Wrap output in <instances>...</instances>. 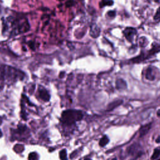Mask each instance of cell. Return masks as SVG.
I'll list each match as a JSON object with an SVG mask.
<instances>
[{
    "mask_svg": "<svg viewBox=\"0 0 160 160\" xmlns=\"http://www.w3.org/2000/svg\"><path fill=\"white\" fill-rule=\"evenodd\" d=\"M30 26L28 19L21 16H11L3 21L2 31L4 34L14 36L28 31Z\"/></svg>",
    "mask_w": 160,
    "mask_h": 160,
    "instance_id": "obj_1",
    "label": "cell"
},
{
    "mask_svg": "<svg viewBox=\"0 0 160 160\" xmlns=\"http://www.w3.org/2000/svg\"><path fill=\"white\" fill-rule=\"evenodd\" d=\"M83 114L82 111L74 109H69L64 111L62 114V120L66 124H72L76 121L82 119Z\"/></svg>",
    "mask_w": 160,
    "mask_h": 160,
    "instance_id": "obj_2",
    "label": "cell"
},
{
    "mask_svg": "<svg viewBox=\"0 0 160 160\" xmlns=\"http://www.w3.org/2000/svg\"><path fill=\"white\" fill-rule=\"evenodd\" d=\"M123 32L125 37L130 42L133 41L134 38L136 34V31L134 29L132 28H126Z\"/></svg>",
    "mask_w": 160,
    "mask_h": 160,
    "instance_id": "obj_3",
    "label": "cell"
},
{
    "mask_svg": "<svg viewBox=\"0 0 160 160\" xmlns=\"http://www.w3.org/2000/svg\"><path fill=\"white\" fill-rule=\"evenodd\" d=\"M100 33V29L96 25H92L90 29V35L91 37L96 38L99 36Z\"/></svg>",
    "mask_w": 160,
    "mask_h": 160,
    "instance_id": "obj_4",
    "label": "cell"
},
{
    "mask_svg": "<svg viewBox=\"0 0 160 160\" xmlns=\"http://www.w3.org/2000/svg\"><path fill=\"white\" fill-rule=\"evenodd\" d=\"M122 103V100H121V99H118V100L110 102V103L108 105L107 110H108V111H111V110L114 109V108H116V107H118V106H119V105H121Z\"/></svg>",
    "mask_w": 160,
    "mask_h": 160,
    "instance_id": "obj_5",
    "label": "cell"
},
{
    "mask_svg": "<svg viewBox=\"0 0 160 160\" xmlns=\"http://www.w3.org/2000/svg\"><path fill=\"white\" fill-rule=\"evenodd\" d=\"M116 87L118 89H126L127 87L126 82L122 79H118L116 81Z\"/></svg>",
    "mask_w": 160,
    "mask_h": 160,
    "instance_id": "obj_6",
    "label": "cell"
},
{
    "mask_svg": "<svg viewBox=\"0 0 160 160\" xmlns=\"http://www.w3.org/2000/svg\"><path fill=\"white\" fill-rule=\"evenodd\" d=\"M151 128V124H146L143 126H142L139 130V133H140V136H144V135H146L148 132L149 131V129Z\"/></svg>",
    "mask_w": 160,
    "mask_h": 160,
    "instance_id": "obj_7",
    "label": "cell"
},
{
    "mask_svg": "<svg viewBox=\"0 0 160 160\" xmlns=\"http://www.w3.org/2000/svg\"><path fill=\"white\" fill-rule=\"evenodd\" d=\"M146 78L147 79L150 81H152L154 79V76L152 73V70L151 68H148L147 69V71L146 73Z\"/></svg>",
    "mask_w": 160,
    "mask_h": 160,
    "instance_id": "obj_8",
    "label": "cell"
},
{
    "mask_svg": "<svg viewBox=\"0 0 160 160\" xmlns=\"http://www.w3.org/2000/svg\"><path fill=\"white\" fill-rule=\"evenodd\" d=\"M39 94L41 99H42L44 101H48L49 99V95L46 90L40 91Z\"/></svg>",
    "mask_w": 160,
    "mask_h": 160,
    "instance_id": "obj_9",
    "label": "cell"
},
{
    "mask_svg": "<svg viewBox=\"0 0 160 160\" xmlns=\"http://www.w3.org/2000/svg\"><path fill=\"white\" fill-rule=\"evenodd\" d=\"M109 142V138L107 136H104L99 141V146L101 147H104Z\"/></svg>",
    "mask_w": 160,
    "mask_h": 160,
    "instance_id": "obj_10",
    "label": "cell"
},
{
    "mask_svg": "<svg viewBox=\"0 0 160 160\" xmlns=\"http://www.w3.org/2000/svg\"><path fill=\"white\" fill-rule=\"evenodd\" d=\"M113 4L112 0H101L100 2V6L104 7L105 6H111Z\"/></svg>",
    "mask_w": 160,
    "mask_h": 160,
    "instance_id": "obj_11",
    "label": "cell"
},
{
    "mask_svg": "<svg viewBox=\"0 0 160 160\" xmlns=\"http://www.w3.org/2000/svg\"><path fill=\"white\" fill-rule=\"evenodd\" d=\"M159 156H160V149H156L154 151L153 154H152V156H151V159H152V160H154V159H157L158 158H159Z\"/></svg>",
    "mask_w": 160,
    "mask_h": 160,
    "instance_id": "obj_12",
    "label": "cell"
},
{
    "mask_svg": "<svg viewBox=\"0 0 160 160\" xmlns=\"http://www.w3.org/2000/svg\"><path fill=\"white\" fill-rule=\"evenodd\" d=\"M59 156H60V159L61 160H66L67 159V156H66V151L65 149H62L60 151L59 153Z\"/></svg>",
    "mask_w": 160,
    "mask_h": 160,
    "instance_id": "obj_13",
    "label": "cell"
},
{
    "mask_svg": "<svg viewBox=\"0 0 160 160\" xmlns=\"http://www.w3.org/2000/svg\"><path fill=\"white\" fill-rule=\"evenodd\" d=\"M154 19L156 21H160V8H159L157 10V11L154 15Z\"/></svg>",
    "mask_w": 160,
    "mask_h": 160,
    "instance_id": "obj_14",
    "label": "cell"
},
{
    "mask_svg": "<svg viewBox=\"0 0 160 160\" xmlns=\"http://www.w3.org/2000/svg\"><path fill=\"white\" fill-rule=\"evenodd\" d=\"M115 14H116L115 11H109V12H108V15L109 16H110V17H114V16H115Z\"/></svg>",
    "mask_w": 160,
    "mask_h": 160,
    "instance_id": "obj_15",
    "label": "cell"
},
{
    "mask_svg": "<svg viewBox=\"0 0 160 160\" xmlns=\"http://www.w3.org/2000/svg\"><path fill=\"white\" fill-rule=\"evenodd\" d=\"M32 155H33V157H32V154H31L30 155H29V160H35V158H36V154H35V153H32Z\"/></svg>",
    "mask_w": 160,
    "mask_h": 160,
    "instance_id": "obj_16",
    "label": "cell"
},
{
    "mask_svg": "<svg viewBox=\"0 0 160 160\" xmlns=\"http://www.w3.org/2000/svg\"><path fill=\"white\" fill-rule=\"evenodd\" d=\"M157 116L160 118V109H159L158 111H157Z\"/></svg>",
    "mask_w": 160,
    "mask_h": 160,
    "instance_id": "obj_17",
    "label": "cell"
},
{
    "mask_svg": "<svg viewBox=\"0 0 160 160\" xmlns=\"http://www.w3.org/2000/svg\"><path fill=\"white\" fill-rule=\"evenodd\" d=\"M152 1H156V2H158V1H159V0H152Z\"/></svg>",
    "mask_w": 160,
    "mask_h": 160,
    "instance_id": "obj_18",
    "label": "cell"
},
{
    "mask_svg": "<svg viewBox=\"0 0 160 160\" xmlns=\"http://www.w3.org/2000/svg\"><path fill=\"white\" fill-rule=\"evenodd\" d=\"M85 160H91L90 159H85Z\"/></svg>",
    "mask_w": 160,
    "mask_h": 160,
    "instance_id": "obj_19",
    "label": "cell"
},
{
    "mask_svg": "<svg viewBox=\"0 0 160 160\" xmlns=\"http://www.w3.org/2000/svg\"><path fill=\"white\" fill-rule=\"evenodd\" d=\"M1 136V131H0V136Z\"/></svg>",
    "mask_w": 160,
    "mask_h": 160,
    "instance_id": "obj_20",
    "label": "cell"
},
{
    "mask_svg": "<svg viewBox=\"0 0 160 160\" xmlns=\"http://www.w3.org/2000/svg\"><path fill=\"white\" fill-rule=\"evenodd\" d=\"M113 160H116V159H113Z\"/></svg>",
    "mask_w": 160,
    "mask_h": 160,
    "instance_id": "obj_21",
    "label": "cell"
},
{
    "mask_svg": "<svg viewBox=\"0 0 160 160\" xmlns=\"http://www.w3.org/2000/svg\"><path fill=\"white\" fill-rule=\"evenodd\" d=\"M158 160H160V159H158Z\"/></svg>",
    "mask_w": 160,
    "mask_h": 160,
    "instance_id": "obj_22",
    "label": "cell"
}]
</instances>
